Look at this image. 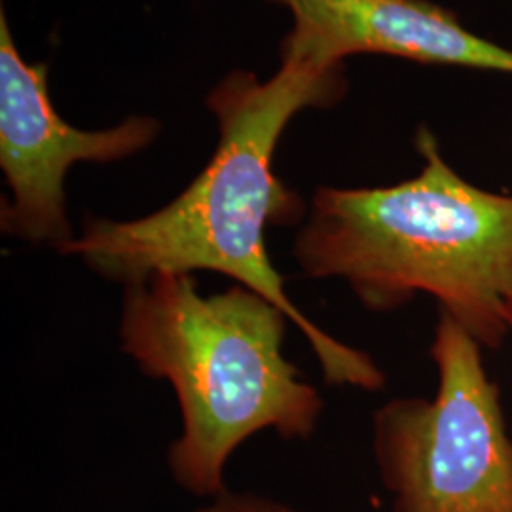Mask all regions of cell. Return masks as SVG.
Masks as SVG:
<instances>
[{
    "label": "cell",
    "mask_w": 512,
    "mask_h": 512,
    "mask_svg": "<svg viewBox=\"0 0 512 512\" xmlns=\"http://www.w3.org/2000/svg\"><path fill=\"white\" fill-rule=\"evenodd\" d=\"M344 93V67H329L289 42L270 80L247 71L228 74L207 99L219 145L202 173L173 202L141 219L88 215L61 255L80 258L93 274L124 287L158 274L226 275L291 319L327 384L382 389L384 372L368 353L336 340L298 310L266 245L268 228L306 217L300 194L275 175L283 131L300 110L330 107Z\"/></svg>",
    "instance_id": "6da1fadb"
},
{
    "label": "cell",
    "mask_w": 512,
    "mask_h": 512,
    "mask_svg": "<svg viewBox=\"0 0 512 512\" xmlns=\"http://www.w3.org/2000/svg\"><path fill=\"white\" fill-rule=\"evenodd\" d=\"M421 171L376 188L319 186L294 238L302 274L342 279L370 311L429 294L482 348L512 332V194L463 179L421 126Z\"/></svg>",
    "instance_id": "7a4b0ae2"
},
{
    "label": "cell",
    "mask_w": 512,
    "mask_h": 512,
    "mask_svg": "<svg viewBox=\"0 0 512 512\" xmlns=\"http://www.w3.org/2000/svg\"><path fill=\"white\" fill-rule=\"evenodd\" d=\"M291 319L243 285L203 296L194 274H158L126 285L120 342L148 378L173 387L183 433L167 465L184 492L224 494L232 454L256 433L310 439L319 391L285 357Z\"/></svg>",
    "instance_id": "3957f363"
},
{
    "label": "cell",
    "mask_w": 512,
    "mask_h": 512,
    "mask_svg": "<svg viewBox=\"0 0 512 512\" xmlns=\"http://www.w3.org/2000/svg\"><path fill=\"white\" fill-rule=\"evenodd\" d=\"M433 399L399 397L372 418V450L393 512H512V437L482 346L440 311Z\"/></svg>",
    "instance_id": "277c9868"
},
{
    "label": "cell",
    "mask_w": 512,
    "mask_h": 512,
    "mask_svg": "<svg viewBox=\"0 0 512 512\" xmlns=\"http://www.w3.org/2000/svg\"><path fill=\"white\" fill-rule=\"evenodd\" d=\"M162 131L152 116L88 131L59 116L48 86V63L19 54L10 21L0 10V167L10 190L0 228L59 253L76 238L67 215L65 179L78 162L110 164L150 147Z\"/></svg>",
    "instance_id": "5b68a950"
},
{
    "label": "cell",
    "mask_w": 512,
    "mask_h": 512,
    "mask_svg": "<svg viewBox=\"0 0 512 512\" xmlns=\"http://www.w3.org/2000/svg\"><path fill=\"white\" fill-rule=\"evenodd\" d=\"M293 16L287 42L330 67L349 55L380 54L512 74V50L478 37L431 0H304Z\"/></svg>",
    "instance_id": "8992f818"
},
{
    "label": "cell",
    "mask_w": 512,
    "mask_h": 512,
    "mask_svg": "<svg viewBox=\"0 0 512 512\" xmlns=\"http://www.w3.org/2000/svg\"><path fill=\"white\" fill-rule=\"evenodd\" d=\"M196 512H298L293 507L275 501L270 497H262L256 494H241V492H230L217 495L209 499Z\"/></svg>",
    "instance_id": "52a82bcc"
},
{
    "label": "cell",
    "mask_w": 512,
    "mask_h": 512,
    "mask_svg": "<svg viewBox=\"0 0 512 512\" xmlns=\"http://www.w3.org/2000/svg\"><path fill=\"white\" fill-rule=\"evenodd\" d=\"M279 2H283V4H287V6H289V8H291V12H294V10H296V8H298V6H300V4H302V2H304V0H279Z\"/></svg>",
    "instance_id": "ba28073f"
},
{
    "label": "cell",
    "mask_w": 512,
    "mask_h": 512,
    "mask_svg": "<svg viewBox=\"0 0 512 512\" xmlns=\"http://www.w3.org/2000/svg\"><path fill=\"white\" fill-rule=\"evenodd\" d=\"M511 336H512V332H511Z\"/></svg>",
    "instance_id": "9c48e42d"
}]
</instances>
